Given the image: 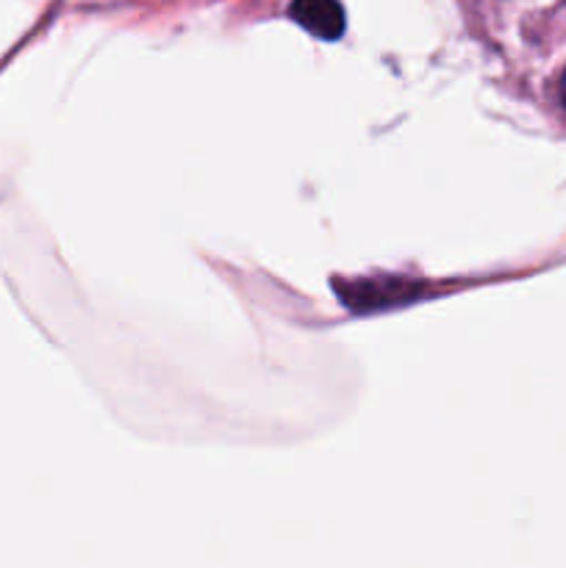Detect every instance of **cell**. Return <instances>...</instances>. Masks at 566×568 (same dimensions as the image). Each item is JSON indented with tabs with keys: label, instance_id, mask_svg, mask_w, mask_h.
Masks as SVG:
<instances>
[{
	"label": "cell",
	"instance_id": "1",
	"mask_svg": "<svg viewBox=\"0 0 566 568\" xmlns=\"http://www.w3.org/2000/svg\"><path fill=\"white\" fill-rule=\"evenodd\" d=\"M289 14L320 39H338L344 33V9L338 0H292Z\"/></svg>",
	"mask_w": 566,
	"mask_h": 568
},
{
	"label": "cell",
	"instance_id": "2",
	"mask_svg": "<svg viewBox=\"0 0 566 568\" xmlns=\"http://www.w3.org/2000/svg\"><path fill=\"white\" fill-rule=\"evenodd\" d=\"M560 98H564V105H566V75H564V81H560Z\"/></svg>",
	"mask_w": 566,
	"mask_h": 568
}]
</instances>
